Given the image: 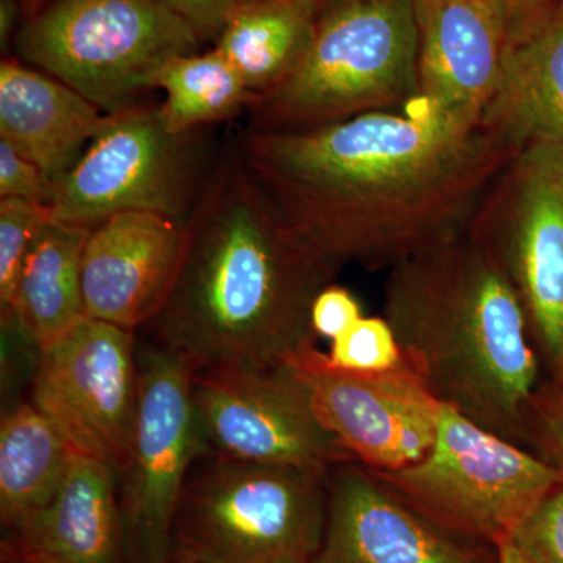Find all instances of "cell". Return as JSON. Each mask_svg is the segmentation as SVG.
Returning a JSON list of instances; mask_svg holds the SVG:
<instances>
[{
  "instance_id": "18",
  "label": "cell",
  "mask_w": 563,
  "mask_h": 563,
  "mask_svg": "<svg viewBox=\"0 0 563 563\" xmlns=\"http://www.w3.org/2000/svg\"><path fill=\"white\" fill-rule=\"evenodd\" d=\"M109 118L51 74L20 60L0 65V139L55 184L80 161Z\"/></svg>"
},
{
  "instance_id": "8",
  "label": "cell",
  "mask_w": 563,
  "mask_h": 563,
  "mask_svg": "<svg viewBox=\"0 0 563 563\" xmlns=\"http://www.w3.org/2000/svg\"><path fill=\"white\" fill-rule=\"evenodd\" d=\"M209 173L198 131L173 132L158 107L135 106L110 114L55 184L52 220L91 231L113 214L150 211L187 222Z\"/></svg>"
},
{
  "instance_id": "27",
  "label": "cell",
  "mask_w": 563,
  "mask_h": 563,
  "mask_svg": "<svg viewBox=\"0 0 563 563\" xmlns=\"http://www.w3.org/2000/svg\"><path fill=\"white\" fill-rule=\"evenodd\" d=\"M55 181L31 158L0 139V199L13 198L51 206Z\"/></svg>"
},
{
  "instance_id": "22",
  "label": "cell",
  "mask_w": 563,
  "mask_h": 563,
  "mask_svg": "<svg viewBox=\"0 0 563 563\" xmlns=\"http://www.w3.org/2000/svg\"><path fill=\"white\" fill-rule=\"evenodd\" d=\"M76 451L32 401L14 404L0 421V518L20 528L60 490Z\"/></svg>"
},
{
  "instance_id": "16",
  "label": "cell",
  "mask_w": 563,
  "mask_h": 563,
  "mask_svg": "<svg viewBox=\"0 0 563 563\" xmlns=\"http://www.w3.org/2000/svg\"><path fill=\"white\" fill-rule=\"evenodd\" d=\"M417 20L420 95L448 113L481 121L509 51L495 0H431Z\"/></svg>"
},
{
  "instance_id": "33",
  "label": "cell",
  "mask_w": 563,
  "mask_h": 563,
  "mask_svg": "<svg viewBox=\"0 0 563 563\" xmlns=\"http://www.w3.org/2000/svg\"><path fill=\"white\" fill-rule=\"evenodd\" d=\"M498 548V563H532L509 539L496 544Z\"/></svg>"
},
{
  "instance_id": "4",
  "label": "cell",
  "mask_w": 563,
  "mask_h": 563,
  "mask_svg": "<svg viewBox=\"0 0 563 563\" xmlns=\"http://www.w3.org/2000/svg\"><path fill=\"white\" fill-rule=\"evenodd\" d=\"M413 0H344L322 10L301 65L251 103L254 129L298 131L420 96Z\"/></svg>"
},
{
  "instance_id": "35",
  "label": "cell",
  "mask_w": 563,
  "mask_h": 563,
  "mask_svg": "<svg viewBox=\"0 0 563 563\" xmlns=\"http://www.w3.org/2000/svg\"><path fill=\"white\" fill-rule=\"evenodd\" d=\"M2 563H22V562L20 561V559L14 558V555L7 553V551H2Z\"/></svg>"
},
{
  "instance_id": "30",
  "label": "cell",
  "mask_w": 563,
  "mask_h": 563,
  "mask_svg": "<svg viewBox=\"0 0 563 563\" xmlns=\"http://www.w3.org/2000/svg\"><path fill=\"white\" fill-rule=\"evenodd\" d=\"M203 36L220 35L228 22L254 0H155Z\"/></svg>"
},
{
  "instance_id": "15",
  "label": "cell",
  "mask_w": 563,
  "mask_h": 563,
  "mask_svg": "<svg viewBox=\"0 0 563 563\" xmlns=\"http://www.w3.org/2000/svg\"><path fill=\"white\" fill-rule=\"evenodd\" d=\"M313 563H476L473 551L357 461L329 474L328 525Z\"/></svg>"
},
{
  "instance_id": "1",
  "label": "cell",
  "mask_w": 563,
  "mask_h": 563,
  "mask_svg": "<svg viewBox=\"0 0 563 563\" xmlns=\"http://www.w3.org/2000/svg\"><path fill=\"white\" fill-rule=\"evenodd\" d=\"M321 261L393 268L468 232L517 151L424 96L320 128H252L239 152Z\"/></svg>"
},
{
  "instance_id": "13",
  "label": "cell",
  "mask_w": 563,
  "mask_h": 563,
  "mask_svg": "<svg viewBox=\"0 0 563 563\" xmlns=\"http://www.w3.org/2000/svg\"><path fill=\"white\" fill-rule=\"evenodd\" d=\"M288 365L309 388L322 424L366 468L412 465L435 442L440 402L404 362L387 372H350L313 346Z\"/></svg>"
},
{
  "instance_id": "28",
  "label": "cell",
  "mask_w": 563,
  "mask_h": 563,
  "mask_svg": "<svg viewBox=\"0 0 563 563\" xmlns=\"http://www.w3.org/2000/svg\"><path fill=\"white\" fill-rule=\"evenodd\" d=\"M528 439L536 444L542 461L563 470V391L533 396L526 421Z\"/></svg>"
},
{
  "instance_id": "10",
  "label": "cell",
  "mask_w": 563,
  "mask_h": 563,
  "mask_svg": "<svg viewBox=\"0 0 563 563\" xmlns=\"http://www.w3.org/2000/svg\"><path fill=\"white\" fill-rule=\"evenodd\" d=\"M470 235L512 282L543 346L563 358V147L536 143L507 163Z\"/></svg>"
},
{
  "instance_id": "9",
  "label": "cell",
  "mask_w": 563,
  "mask_h": 563,
  "mask_svg": "<svg viewBox=\"0 0 563 563\" xmlns=\"http://www.w3.org/2000/svg\"><path fill=\"white\" fill-rule=\"evenodd\" d=\"M139 372L135 432L118 473L125 563H172L181 493L206 443L190 366L152 342L139 344Z\"/></svg>"
},
{
  "instance_id": "23",
  "label": "cell",
  "mask_w": 563,
  "mask_h": 563,
  "mask_svg": "<svg viewBox=\"0 0 563 563\" xmlns=\"http://www.w3.org/2000/svg\"><path fill=\"white\" fill-rule=\"evenodd\" d=\"M155 88L165 92L158 106L163 121L179 133L228 120L254 101L239 70L217 47L174 57L158 73Z\"/></svg>"
},
{
  "instance_id": "37",
  "label": "cell",
  "mask_w": 563,
  "mask_h": 563,
  "mask_svg": "<svg viewBox=\"0 0 563 563\" xmlns=\"http://www.w3.org/2000/svg\"><path fill=\"white\" fill-rule=\"evenodd\" d=\"M176 563H199V562L191 561V559L179 558V555H177Z\"/></svg>"
},
{
  "instance_id": "14",
  "label": "cell",
  "mask_w": 563,
  "mask_h": 563,
  "mask_svg": "<svg viewBox=\"0 0 563 563\" xmlns=\"http://www.w3.org/2000/svg\"><path fill=\"white\" fill-rule=\"evenodd\" d=\"M184 246L185 222L150 211H124L92 228L81 262L87 317L133 332L150 324L168 298Z\"/></svg>"
},
{
  "instance_id": "6",
  "label": "cell",
  "mask_w": 563,
  "mask_h": 563,
  "mask_svg": "<svg viewBox=\"0 0 563 563\" xmlns=\"http://www.w3.org/2000/svg\"><path fill=\"white\" fill-rule=\"evenodd\" d=\"M198 33L155 0H46L13 40L21 62L107 114L135 107L163 66L195 54Z\"/></svg>"
},
{
  "instance_id": "11",
  "label": "cell",
  "mask_w": 563,
  "mask_h": 563,
  "mask_svg": "<svg viewBox=\"0 0 563 563\" xmlns=\"http://www.w3.org/2000/svg\"><path fill=\"white\" fill-rule=\"evenodd\" d=\"M139 396L135 332L88 317L41 351L32 376L31 401L70 448L117 474L131 451Z\"/></svg>"
},
{
  "instance_id": "32",
  "label": "cell",
  "mask_w": 563,
  "mask_h": 563,
  "mask_svg": "<svg viewBox=\"0 0 563 563\" xmlns=\"http://www.w3.org/2000/svg\"><path fill=\"white\" fill-rule=\"evenodd\" d=\"M20 0H0V44L3 52L10 49L20 29Z\"/></svg>"
},
{
  "instance_id": "26",
  "label": "cell",
  "mask_w": 563,
  "mask_h": 563,
  "mask_svg": "<svg viewBox=\"0 0 563 563\" xmlns=\"http://www.w3.org/2000/svg\"><path fill=\"white\" fill-rule=\"evenodd\" d=\"M507 539L532 563H563V484L548 493Z\"/></svg>"
},
{
  "instance_id": "29",
  "label": "cell",
  "mask_w": 563,
  "mask_h": 563,
  "mask_svg": "<svg viewBox=\"0 0 563 563\" xmlns=\"http://www.w3.org/2000/svg\"><path fill=\"white\" fill-rule=\"evenodd\" d=\"M362 318L361 303L346 288L328 285L312 307V328L317 336L335 340Z\"/></svg>"
},
{
  "instance_id": "20",
  "label": "cell",
  "mask_w": 563,
  "mask_h": 563,
  "mask_svg": "<svg viewBox=\"0 0 563 563\" xmlns=\"http://www.w3.org/2000/svg\"><path fill=\"white\" fill-rule=\"evenodd\" d=\"M90 229L49 220L22 263L13 313L40 351L47 350L87 318L81 262Z\"/></svg>"
},
{
  "instance_id": "3",
  "label": "cell",
  "mask_w": 563,
  "mask_h": 563,
  "mask_svg": "<svg viewBox=\"0 0 563 563\" xmlns=\"http://www.w3.org/2000/svg\"><path fill=\"white\" fill-rule=\"evenodd\" d=\"M385 320L429 393L509 442L526 440L537 365L512 282L470 235L390 268Z\"/></svg>"
},
{
  "instance_id": "38",
  "label": "cell",
  "mask_w": 563,
  "mask_h": 563,
  "mask_svg": "<svg viewBox=\"0 0 563 563\" xmlns=\"http://www.w3.org/2000/svg\"><path fill=\"white\" fill-rule=\"evenodd\" d=\"M561 373H562V385H561V388H559V391H563V358H562V362H561Z\"/></svg>"
},
{
  "instance_id": "17",
  "label": "cell",
  "mask_w": 563,
  "mask_h": 563,
  "mask_svg": "<svg viewBox=\"0 0 563 563\" xmlns=\"http://www.w3.org/2000/svg\"><path fill=\"white\" fill-rule=\"evenodd\" d=\"M9 533L2 551L22 563H125L117 472L76 454L54 499Z\"/></svg>"
},
{
  "instance_id": "5",
  "label": "cell",
  "mask_w": 563,
  "mask_h": 563,
  "mask_svg": "<svg viewBox=\"0 0 563 563\" xmlns=\"http://www.w3.org/2000/svg\"><path fill=\"white\" fill-rule=\"evenodd\" d=\"M329 474L202 455L181 493L174 553L199 563H313L328 525Z\"/></svg>"
},
{
  "instance_id": "36",
  "label": "cell",
  "mask_w": 563,
  "mask_h": 563,
  "mask_svg": "<svg viewBox=\"0 0 563 563\" xmlns=\"http://www.w3.org/2000/svg\"><path fill=\"white\" fill-rule=\"evenodd\" d=\"M340 2H344V0H322V3H324V9H325V7L333 5V3H340Z\"/></svg>"
},
{
  "instance_id": "31",
  "label": "cell",
  "mask_w": 563,
  "mask_h": 563,
  "mask_svg": "<svg viewBox=\"0 0 563 563\" xmlns=\"http://www.w3.org/2000/svg\"><path fill=\"white\" fill-rule=\"evenodd\" d=\"M506 24L509 47L531 35L558 5L559 0H495Z\"/></svg>"
},
{
  "instance_id": "21",
  "label": "cell",
  "mask_w": 563,
  "mask_h": 563,
  "mask_svg": "<svg viewBox=\"0 0 563 563\" xmlns=\"http://www.w3.org/2000/svg\"><path fill=\"white\" fill-rule=\"evenodd\" d=\"M322 10V0H254L222 29L217 49L257 99L301 65Z\"/></svg>"
},
{
  "instance_id": "7",
  "label": "cell",
  "mask_w": 563,
  "mask_h": 563,
  "mask_svg": "<svg viewBox=\"0 0 563 563\" xmlns=\"http://www.w3.org/2000/svg\"><path fill=\"white\" fill-rule=\"evenodd\" d=\"M369 472L433 523L495 544L563 484V470L442 402L435 442L421 461Z\"/></svg>"
},
{
  "instance_id": "25",
  "label": "cell",
  "mask_w": 563,
  "mask_h": 563,
  "mask_svg": "<svg viewBox=\"0 0 563 563\" xmlns=\"http://www.w3.org/2000/svg\"><path fill=\"white\" fill-rule=\"evenodd\" d=\"M325 355L333 366L350 372H387L402 363L401 347L385 318L362 317L332 340Z\"/></svg>"
},
{
  "instance_id": "2",
  "label": "cell",
  "mask_w": 563,
  "mask_h": 563,
  "mask_svg": "<svg viewBox=\"0 0 563 563\" xmlns=\"http://www.w3.org/2000/svg\"><path fill=\"white\" fill-rule=\"evenodd\" d=\"M336 273L236 154L207 176L176 279L146 328L192 374L285 365L317 346L313 302Z\"/></svg>"
},
{
  "instance_id": "12",
  "label": "cell",
  "mask_w": 563,
  "mask_h": 563,
  "mask_svg": "<svg viewBox=\"0 0 563 563\" xmlns=\"http://www.w3.org/2000/svg\"><path fill=\"white\" fill-rule=\"evenodd\" d=\"M206 454L331 472L355 461L320 420L291 365L192 374Z\"/></svg>"
},
{
  "instance_id": "34",
  "label": "cell",
  "mask_w": 563,
  "mask_h": 563,
  "mask_svg": "<svg viewBox=\"0 0 563 563\" xmlns=\"http://www.w3.org/2000/svg\"><path fill=\"white\" fill-rule=\"evenodd\" d=\"M413 3H415V11H417V16H418V14H420L421 11L424 10L426 7L429 5V3H431V0H413Z\"/></svg>"
},
{
  "instance_id": "24",
  "label": "cell",
  "mask_w": 563,
  "mask_h": 563,
  "mask_svg": "<svg viewBox=\"0 0 563 563\" xmlns=\"http://www.w3.org/2000/svg\"><path fill=\"white\" fill-rule=\"evenodd\" d=\"M52 220L51 207L24 199H0V312H10L22 263L41 228Z\"/></svg>"
},
{
  "instance_id": "19",
  "label": "cell",
  "mask_w": 563,
  "mask_h": 563,
  "mask_svg": "<svg viewBox=\"0 0 563 563\" xmlns=\"http://www.w3.org/2000/svg\"><path fill=\"white\" fill-rule=\"evenodd\" d=\"M481 124L518 154L536 143L563 147V0L507 51Z\"/></svg>"
}]
</instances>
